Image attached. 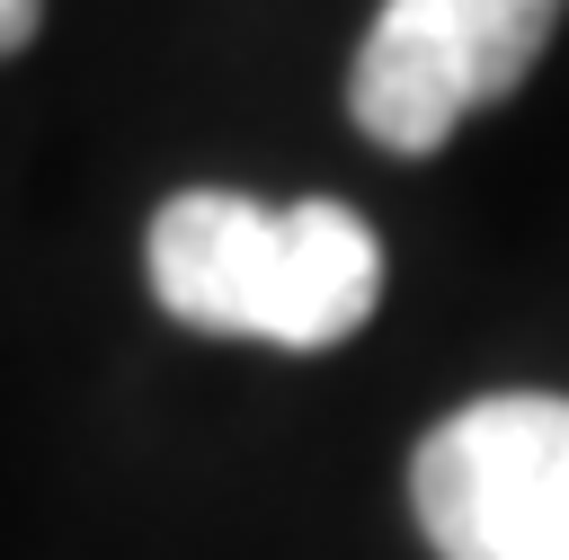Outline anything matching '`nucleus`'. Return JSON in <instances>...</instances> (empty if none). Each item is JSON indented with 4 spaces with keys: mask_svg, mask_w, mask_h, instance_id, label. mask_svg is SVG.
Segmentation results:
<instances>
[{
    "mask_svg": "<svg viewBox=\"0 0 569 560\" xmlns=\"http://www.w3.org/2000/svg\"><path fill=\"white\" fill-rule=\"evenodd\" d=\"M151 293L187 329L338 347L382 293V240L329 196L258 204L231 187H187L151 213Z\"/></svg>",
    "mask_w": 569,
    "mask_h": 560,
    "instance_id": "1",
    "label": "nucleus"
},
{
    "mask_svg": "<svg viewBox=\"0 0 569 560\" xmlns=\"http://www.w3.org/2000/svg\"><path fill=\"white\" fill-rule=\"evenodd\" d=\"M36 18H44V0H0V53H18L36 36Z\"/></svg>",
    "mask_w": 569,
    "mask_h": 560,
    "instance_id": "4",
    "label": "nucleus"
},
{
    "mask_svg": "<svg viewBox=\"0 0 569 560\" xmlns=\"http://www.w3.org/2000/svg\"><path fill=\"white\" fill-rule=\"evenodd\" d=\"M436 560H569V400L498 391L453 409L409 462Z\"/></svg>",
    "mask_w": 569,
    "mask_h": 560,
    "instance_id": "2",
    "label": "nucleus"
},
{
    "mask_svg": "<svg viewBox=\"0 0 569 560\" xmlns=\"http://www.w3.org/2000/svg\"><path fill=\"white\" fill-rule=\"evenodd\" d=\"M560 27V0H382L356 44L347 107L382 151H436L471 107L507 98Z\"/></svg>",
    "mask_w": 569,
    "mask_h": 560,
    "instance_id": "3",
    "label": "nucleus"
}]
</instances>
